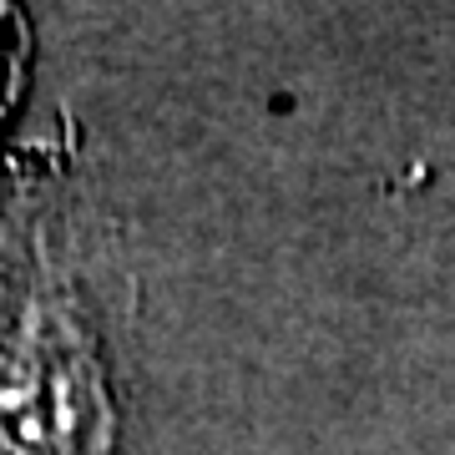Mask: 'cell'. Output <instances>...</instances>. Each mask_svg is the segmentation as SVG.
<instances>
[{
  "label": "cell",
  "instance_id": "1",
  "mask_svg": "<svg viewBox=\"0 0 455 455\" xmlns=\"http://www.w3.org/2000/svg\"><path fill=\"white\" fill-rule=\"evenodd\" d=\"M0 56H5V46H0Z\"/></svg>",
  "mask_w": 455,
  "mask_h": 455
}]
</instances>
